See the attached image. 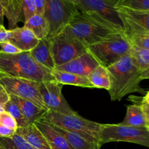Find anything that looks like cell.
Segmentation results:
<instances>
[{
  "label": "cell",
  "mask_w": 149,
  "mask_h": 149,
  "mask_svg": "<svg viewBox=\"0 0 149 149\" xmlns=\"http://www.w3.org/2000/svg\"><path fill=\"white\" fill-rule=\"evenodd\" d=\"M36 9V14L44 15L45 10V0H34Z\"/></svg>",
  "instance_id": "obj_36"
},
{
  "label": "cell",
  "mask_w": 149,
  "mask_h": 149,
  "mask_svg": "<svg viewBox=\"0 0 149 149\" xmlns=\"http://www.w3.org/2000/svg\"><path fill=\"white\" fill-rule=\"evenodd\" d=\"M0 124L15 130L18 128L15 119L5 111L0 112Z\"/></svg>",
  "instance_id": "obj_30"
},
{
  "label": "cell",
  "mask_w": 149,
  "mask_h": 149,
  "mask_svg": "<svg viewBox=\"0 0 149 149\" xmlns=\"http://www.w3.org/2000/svg\"><path fill=\"white\" fill-rule=\"evenodd\" d=\"M116 2V0H79L77 8L79 12L101 19L119 31H124L122 19L115 7Z\"/></svg>",
  "instance_id": "obj_10"
},
{
  "label": "cell",
  "mask_w": 149,
  "mask_h": 149,
  "mask_svg": "<svg viewBox=\"0 0 149 149\" xmlns=\"http://www.w3.org/2000/svg\"><path fill=\"white\" fill-rule=\"evenodd\" d=\"M0 73L39 82L54 80L50 70L36 63L29 52L10 55L0 51Z\"/></svg>",
  "instance_id": "obj_3"
},
{
  "label": "cell",
  "mask_w": 149,
  "mask_h": 149,
  "mask_svg": "<svg viewBox=\"0 0 149 149\" xmlns=\"http://www.w3.org/2000/svg\"><path fill=\"white\" fill-rule=\"evenodd\" d=\"M4 12H3L2 6H1V0H0V25H3L4 23Z\"/></svg>",
  "instance_id": "obj_38"
},
{
  "label": "cell",
  "mask_w": 149,
  "mask_h": 149,
  "mask_svg": "<svg viewBox=\"0 0 149 149\" xmlns=\"http://www.w3.org/2000/svg\"><path fill=\"white\" fill-rule=\"evenodd\" d=\"M10 98L17 105L29 125L35 124V122L42 119L45 113L48 111L30 100L14 95H10Z\"/></svg>",
  "instance_id": "obj_17"
},
{
  "label": "cell",
  "mask_w": 149,
  "mask_h": 149,
  "mask_svg": "<svg viewBox=\"0 0 149 149\" xmlns=\"http://www.w3.org/2000/svg\"><path fill=\"white\" fill-rule=\"evenodd\" d=\"M141 101L143 102V103H146V104H148L149 106V91H148L146 93L145 96H144L143 97H142V99H141Z\"/></svg>",
  "instance_id": "obj_39"
},
{
  "label": "cell",
  "mask_w": 149,
  "mask_h": 149,
  "mask_svg": "<svg viewBox=\"0 0 149 149\" xmlns=\"http://www.w3.org/2000/svg\"><path fill=\"white\" fill-rule=\"evenodd\" d=\"M94 88L105 89L109 90L111 87V80L107 68L98 65L87 77Z\"/></svg>",
  "instance_id": "obj_23"
},
{
  "label": "cell",
  "mask_w": 149,
  "mask_h": 149,
  "mask_svg": "<svg viewBox=\"0 0 149 149\" xmlns=\"http://www.w3.org/2000/svg\"><path fill=\"white\" fill-rule=\"evenodd\" d=\"M116 1H118V0H116Z\"/></svg>",
  "instance_id": "obj_42"
},
{
  "label": "cell",
  "mask_w": 149,
  "mask_h": 149,
  "mask_svg": "<svg viewBox=\"0 0 149 149\" xmlns=\"http://www.w3.org/2000/svg\"><path fill=\"white\" fill-rule=\"evenodd\" d=\"M4 111L8 112L17 122V127H24L29 125V123L25 119L24 116L22 113L21 111L19 109L17 105L12 100H9V101L4 106Z\"/></svg>",
  "instance_id": "obj_27"
},
{
  "label": "cell",
  "mask_w": 149,
  "mask_h": 149,
  "mask_svg": "<svg viewBox=\"0 0 149 149\" xmlns=\"http://www.w3.org/2000/svg\"><path fill=\"white\" fill-rule=\"evenodd\" d=\"M10 100V95L0 84V112L4 111V106Z\"/></svg>",
  "instance_id": "obj_32"
},
{
  "label": "cell",
  "mask_w": 149,
  "mask_h": 149,
  "mask_svg": "<svg viewBox=\"0 0 149 149\" xmlns=\"http://www.w3.org/2000/svg\"><path fill=\"white\" fill-rule=\"evenodd\" d=\"M70 1H71V2L73 3V4H74L76 5V7H77V5L79 4V0H69Z\"/></svg>",
  "instance_id": "obj_40"
},
{
  "label": "cell",
  "mask_w": 149,
  "mask_h": 149,
  "mask_svg": "<svg viewBox=\"0 0 149 149\" xmlns=\"http://www.w3.org/2000/svg\"><path fill=\"white\" fill-rule=\"evenodd\" d=\"M121 125L134 127H146V118L141 104L129 105L127 107V113Z\"/></svg>",
  "instance_id": "obj_21"
},
{
  "label": "cell",
  "mask_w": 149,
  "mask_h": 149,
  "mask_svg": "<svg viewBox=\"0 0 149 149\" xmlns=\"http://www.w3.org/2000/svg\"><path fill=\"white\" fill-rule=\"evenodd\" d=\"M77 7L69 0H45L44 17L49 26L48 38H52L63 31L76 13Z\"/></svg>",
  "instance_id": "obj_7"
},
{
  "label": "cell",
  "mask_w": 149,
  "mask_h": 149,
  "mask_svg": "<svg viewBox=\"0 0 149 149\" xmlns=\"http://www.w3.org/2000/svg\"><path fill=\"white\" fill-rule=\"evenodd\" d=\"M51 74L54 79L63 85L68 84V85L84 87V88H94L90 81H89L88 78L86 77L61 71L56 68L52 70Z\"/></svg>",
  "instance_id": "obj_19"
},
{
  "label": "cell",
  "mask_w": 149,
  "mask_h": 149,
  "mask_svg": "<svg viewBox=\"0 0 149 149\" xmlns=\"http://www.w3.org/2000/svg\"><path fill=\"white\" fill-rule=\"evenodd\" d=\"M140 104H141L143 111L144 115H145L146 127L149 131V106L142 101H141Z\"/></svg>",
  "instance_id": "obj_35"
},
{
  "label": "cell",
  "mask_w": 149,
  "mask_h": 149,
  "mask_svg": "<svg viewBox=\"0 0 149 149\" xmlns=\"http://www.w3.org/2000/svg\"><path fill=\"white\" fill-rule=\"evenodd\" d=\"M35 125L45 137L51 149H73L65 138L49 122L41 119Z\"/></svg>",
  "instance_id": "obj_15"
},
{
  "label": "cell",
  "mask_w": 149,
  "mask_h": 149,
  "mask_svg": "<svg viewBox=\"0 0 149 149\" xmlns=\"http://www.w3.org/2000/svg\"><path fill=\"white\" fill-rule=\"evenodd\" d=\"M16 132L34 149H51L45 137L35 124H31L24 127H18Z\"/></svg>",
  "instance_id": "obj_18"
},
{
  "label": "cell",
  "mask_w": 149,
  "mask_h": 149,
  "mask_svg": "<svg viewBox=\"0 0 149 149\" xmlns=\"http://www.w3.org/2000/svg\"><path fill=\"white\" fill-rule=\"evenodd\" d=\"M100 143L127 142L149 148V131L145 127H134L119 124H101Z\"/></svg>",
  "instance_id": "obj_6"
},
{
  "label": "cell",
  "mask_w": 149,
  "mask_h": 149,
  "mask_svg": "<svg viewBox=\"0 0 149 149\" xmlns=\"http://www.w3.org/2000/svg\"><path fill=\"white\" fill-rule=\"evenodd\" d=\"M22 11H23L24 22L31 17L36 14V5L34 0H20Z\"/></svg>",
  "instance_id": "obj_29"
},
{
  "label": "cell",
  "mask_w": 149,
  "mask_h": 149,
  "mask_svg": "<svg viewBox=\"0 0 149 149\" xmlns=\"http://www.w3.org/2000/svg\"><path fill=\"white\" fill-rule=\"evenodd\" d=\"M42 119L66 130L76 132L89 142L101 147L100 132L101 124L84 119L78 113L63 114L48 111Z\"/></svg>",
  "instance_id": "obj_4"
},
{
  "label": "cell",
  "mask_w": 149,
  "mask_h": 149,
  "mask_svg": "<svg viewBox=\"0 0 149 149\" xmlns=\"http://www.w3.org/2000/svg\"><path fill=\"white\" fill-rule=\"evenodd\" d=\"M0 149H4V148H2V147L0 146Z\"/></svg>",
  "instance_id": "obj_41"
},
{
  "label": "cell",
  "mask_w": 149,
  "mask_h": 149,
  "mask_svg": "<svg viewBox=\"0 0 149 149\" xmlns=\"http://www.w3.org/2000/svg\"><path fill=\"white\" fill-rule=\"evenodd\" d=\"M115 7L132 11L149 12V0H118Z\"/></svg>",
  "instance_id": "obj_26"
},
{
  "label": "cell",
  "mask_w": 149,
  "mask_h": 149,
  "mask_svg": "<svg viewBox=\"0 0 149 149\" xmlns=\"http://www.w3.org/2000/svg\"><path fill=\"white\" fill-rule=\"evenodd\" d=\"M29 52L33 60L41 65L50 71L55 68L51 52V40L49 38L40 39L37 45Z\"/></svg>",
  "instance_id": "obj_16"
},
{
  "label": "cell",
  "mask_w": 149,
  "mask_h": 149,
  "mask_svg": "<svg viewBox=\"0 0 149 149\" xmlns=\"http://www.w3.org/2000/svg\"><path fill=\"white\" fill-rule=\"evenodd\" d=\"M141 79L142 80L149 79V68L141 72Z\"/></svg>",
  "instance_id": "obj_37"
},
{
  "label": "cell",
  "mask_w": 149,
  "mask_h": 149,
  "mask_svg": "<svg viewBox=\"0 0 149 149\" xmlns=\"http://www.w3.org/2000/svg\"><path fill=\"white\" fill-rule=\"evenodd\" d=\"M15 133V130L7 127L0 124V137H1V138H10Z\"/></svg>",
  "instance_id": "obj_34"
},
{
  "label": "cell",
  "mask_w": 149,
  "mask_h": 149,
  "mask_svg": "<svg viewBox=\"0 0 149 149\" xmlns=\"http://www.w3.org/2000/svg\"><path fill=\"white\" fill-rule=\"evenodd\" d=\"M131 44L125 32H119L87 47V51L100 65L108 68L130 53Z\"/></svg>",
  "instance_id": "obj_5"
},
{
  "label": "cell",
  "mask_w": 149,
  "mask_h": 149,
  "mask_svg": "<svg viewBox=\"0 0 149 149\" xmlns=\"http://www.w3.org/2000/svg\"><path fill=\"white\" fill-rule=\"evenodd\" d=\"M116 9L122 19L125 34L128 36L149 32V12Z\"/></svg>",
  "instance_id": "obj_12"
},
{
  "label": "cell",
  "mask_w": 149,
  "mask_h": 149,
  "mask_svg": "<svg viewBox=\"0 0 149 149\" xmlns=\"http://www.w3.org/2000/svg\"><path fill=\"white\" fill-rule=\"evenodd\" d=\"M0 146L4 149H34L17 132L10 138L0 137Z\"/></svg>",
  "instance_id": "obj_25"
},
{
  "label": "cell",
  "mask_w": 149,
  "mask_h": 149,
  "mask_svg": "<svg viewBox=\"0 0 149 149\" xmlns=\"http://www.w3.org/2000/svg\"><path fill=\"white\" fill-rule=\"evenodd\" d=\"M11 35V31L10 29L7 30L4 25H0V44L4 42L9 41Z\"/></svg>",
  "instance_id": "obj_33"
},
{
  "label": "cell",
  "mask_w": 149,
  "mask_h": 149,
  "mask_svg": "<svg viewBox=\"0 0 149 149\" xmlns=\"http://www.w3.org/2000/svg\"><path fill=\"white\" fill-rule=\"evenodd\" d=\"M63 84L57 81L49 80L39 82V90L43 103L48 111L63 114L77 113L71 109L62 93Z\"/></svg>",
  "instance_id": "obj_11"
},
{
  "label": "cell",
  "mask_w": 149,
  "mask_h": 149,
  "mask_svg": "<svg viewBox=\"0 0 149 149\" xmlns=\"http://www.w3.org/2000/svg\"><path fill=\"white\" fill-rule=\"evenodd\" d=\"M10 35L9 42L15 45L22 52H30L39 43V39L29 29L23 27H16L10 29Z\"/></svg>",
  "instance_id": "obj_14"
},
{
  "label": "cell",
  "mask_w": 149,
  "mask_h": 149,
  "mask_svg": "<svg viewBox=\"0 0 149 149\" xmlns=\"http://www.w3.org/2000/svg\"><path fill=\"white\" fill-rule=\"evenodd\" d=\"M63 31L84 44L86 47L100 42L119 31L91 14L78 11L65 26Z\"/></svg>",
  "instance_id": "obj_2"
},
{
  "label": "cell",
  "mask_w": 149,
  "mask_h": 149,
  "mask_svg": "<svg viewBox=\"0 0 149 149\" xmlns=\"http://www.w3.org/2000/svg\"><path fill=\"white\" fill-rule=\"evenodd\" d=\"M111 80L109 91L112 101L121 100L133 93H144L140 86L141 72L137 68L130 53L107 68Z\"/></svg>",
  "instance_id": "obj_1"
},
{
  "label": "cell",
  "mask_w": 149,
  "mask_h": 149,
  "mask_svg": "<svg viewBox=\"0 0 149 149\" xmlns=\"http://www.w3.org/2000/svg\"><path fill=\"white\" fill-rule=\"evenodd\" d=\"M130 55L135 65L141 72L149 68V49L131 45Z\"/></svg>",
  "instance_id": "obj_24"
},
{
  "label": "cell",
  "mask_w": 149,
  "mask_h": 149,
  "mask_svg": "<svg viewBox=\"0 0 149 149\" xmlns=\"http://www.w3.org/2000/svg\"><path fill=\"white\" fill-rule=\"evenodd\" d=\"M49 39L55 68L70 62L87 52V47L84 44L63 31Z\"/></svg>",
  "instance_id": "obj_8"
},
{
  "label": "cell",
  "mask_w": 149,
  "mask_h": 149,
  "mask_svg": "<svg viewBox=\"0 0 149 149\" xmlns=\"http://www.w3.org/2000/svg\"><path fill=\"white\" fill-rule=\"evenodd\" d=\"M23 26L30 29L39 40L49 36V23L42 15L35 14L24 22Z\"/></svg>",
  "instance_id": "obj_20"
},
{
  "label": "cell",
  "mask_w": 149,
  "mask_h": 149,
  "mask_svg": "<svg viewBox=\"0 0 149 149\" xmlns=\"http://www.w3.org/2000/svg\"><path fill=\"white\" fill-rule=\"evenodd\" d=\"M0 51H1L4 53L10 54V55H14V54L22 52V51L19 48H17L15 45H14L9 41L0 44Z\"/></svg>",
  "instance_id": "obj_31"
},
{
  "label": "cell",
  "mask_w": 149,
  "mask_h": 149,
  "mask_svg": "<svg viewBox=\"0 0 149 149\" xmlns=\"http://www.w3.org/2000/svg\"><path fill=\"white\" fill-rule=\"evenodd\" d=\"M98 65L100 64L87 51L70 62L57 66L55 68L87 77Z\"/></svg>",
  "instance_id": "obj_13"
},
{
  "label": "cell",
  "mask_w": 149,
  "mask_h": 149,
  "mask_svg": "<svg viewBox=\"0 0 149 149\" xmlns=\"http://www.w3.org/2000/svg\"><path fill=\"white\" fill-rule=\"evenodd\" d=\"M0 84L10 95L17 96L30 100L42 109L48 111L44 104L39 93V81L12 77L0 73Z\"/></svg>",
  "instance_id": "obj_9"
},
{
  "label": "cell",
  "mask_w": 149,
  "mask_h": 149,
  "mask_svg": "<svg viewBox=\"0 0 149 149\" xmlns=\"http://www.w3.org/2000/svg\"><path fill=\"white\" fill-rule=\"evenodd\" d=\"M131 45L149 49V32L148 33H136V34L127 35Z\"/></svg>",
  "instance_id": "obj_28"
},
{
  "label": "cell",
  "mask_w": 149,
  "mask_h": 149,
  "mask_svg": "<svg viewBox=\"0 0 149 149\" xmlns=\"http://www.w3.org/2000/svg\"><path fill=\"white\" fill-rule=\"evenodd\" d=\"M50 124V123H49ZM52 125V124H51ZM55 130L58 131L59 133H61L67 142L69 143L71 148L73 149H100V147L89 142L87 140L84 139V138L79 135L76 132H71V131L66 130L60 127L55 126V125H52Z\"/></svg>",
  "instance_id": "obj_22"
}]
</instances>
